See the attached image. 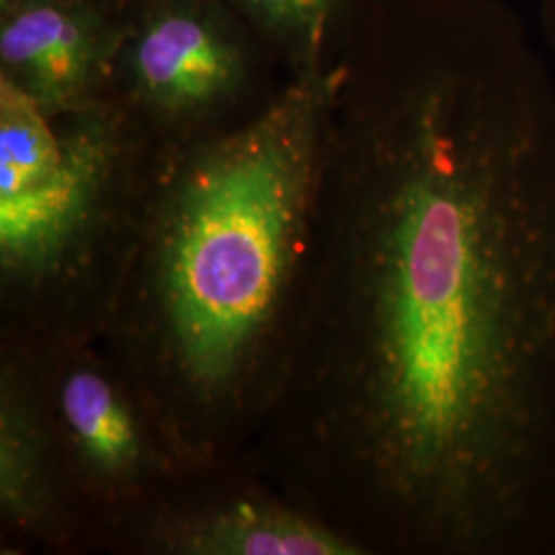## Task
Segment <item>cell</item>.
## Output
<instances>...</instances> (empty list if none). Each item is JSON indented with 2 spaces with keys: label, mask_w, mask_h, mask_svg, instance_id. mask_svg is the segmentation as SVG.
Returning a JSON list of instances; mask_svg holds the SVG:
<instances>
[{
  "label": "cell",
  "mask_w": 555,
  "mask_h": 555,
  "mask_svg": "<svg viewBox=\"0 0 555 555\" xmlns=\"http://www.w3.org/2000/svg\"><path fill=\"white\" fill-rule=\"evenodd\" d=\"M337 101L323 440L358 543L555 555L554 77L502 0H416Z\"/></svg>",
  "instance_id": "obj_1"
},
{
  "label": "cell",
  "mask_w": 555,
  "mask_h": 555,
  "mask_svg": "<svg viewBox=\"0 0 555 555\" xmlns=\"http://www.w3.org/2000/svg\"><path fill=\"white\" fill-rule=\"evenodd\" d=\"M341 73L309 62L263 112L167 181L149 251L157 362L179 399L237 396L272 339L321 198Z\"/></svg>",
  "instance_id": "obj_2"
},
{
  "label": "cell",
  "mask_w": 555,
  "mask_h": 555,
  "mask_svg": "<svg viewBox=\"0 0 555 555\" xmlns=\"http://www.w3.org/2000/svg\"><path fill=\"white\" fill-rule=\"evenodd\" d=\"M0 79V261L9 276L54 272L79 247L116 178L118 124L95 105L64 124Z\"/></svg>",
  "instance_id": "obj_3"
},
{
  "label": "cell",
  "mask_w": 555,
  "mask_h": 555,
  "mask_svg": "<svg viewBox=\"0 0 555 555\" xmlns=\"http://www.w3.org/2000/svg\"><path fill=\"white\" fill-rule=\"evenodd\" d=\"M109 11L93 0H2L0 79L52 114L91 105L128 31Z\"/></svg>",
  "instance_id": "obj_4"
},
{
  "label": "cell",
  "mask_w": 555,
  "mask_h": 555,
  "mask_svg": "<svg viewBox=\"0 0 555 555\" xmlns=\"http://www.w3.org/2000/svg\"><path fill=\"white\" fill-rule=\"evenodd\" d=\"M118 66L140 103L165 118H194L229 100L245 79L237 36L194 0H165L126 31Z\"/></svg>",
  "instance_id": "obj_5"
},
{
  "label": "cell",
  "mask_w": 555,
  "mask_h": 555,
  "mask_svg": "<svg viewBox=\"0 0 555 555\" xmlns=\"http://www.w3.org/2000/svg\"><path fill=\"white\" fill-rule=\"evenodd\" d=\"M181 547L202 555H352L357 539L268 504L237 502L183 533Z\"/></svg>",
  "instance_id": "obj_6"
},
{
  "label": "cell",
  "mask_w": 555,
  "mask_h": 555,
  "mask_svg": "<svg viewBox=\"0 0 555 555\" xmlns=\"http://www.w3.org/2000/svg\"><path fill=\"white\" fill-rule=\"evenodd\" d=\"M60 414L82 459L103 476L121 477L140 461L137 422L118 389L95 369L70 371L60 387Z\"/></svg>",
  "instance_id": "obj_7"
},
{
  "label": "cell",
  "mask_w": 555,
  "mask_h": 555,
  "mask_svg": "<svg viewBox=\"0 0 555 555\" xmlns=\"http://www.w3.org/2000/svg\"><path fill=\"white\" fill-rule=\"evenodd\" d=\"M270 36L288 43L305 60L315 54L327 34L336 0H233Z\"/></svg>",
  "instance_id": "obj_8"
},
{
  "label": "cell",
  "mask_w": 555,
  "mask_h": 555,
  "mask_svg": "<svg viewBox=\"0 0 555 555\" xmlns=\"http://www.w3.org/2000/svg\"><path fill=\"white\" fill-rule=\"evenodd\" d=\"M541 27H543V38L555 54V0H543Z\"/></svg>",
  "instance_id": "obj_9"
},
{
  "label": "cell",
  "mask_w": 555,
  "mask_h": 555,
  "mask_svg": "<svg viewBox=\"0 0 555 555\" xmlns=\"http://www.w3.org/2000/svg\"><path fill=\"white\" fill-rule=\"evenodd\" d=\"M93 2H101V4H109V7H114V0H93Z\"/></svg>",
  "instance_id": "obj_10"
}]
</instances>
